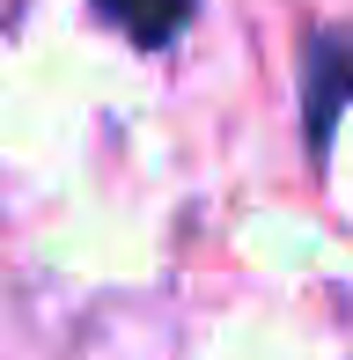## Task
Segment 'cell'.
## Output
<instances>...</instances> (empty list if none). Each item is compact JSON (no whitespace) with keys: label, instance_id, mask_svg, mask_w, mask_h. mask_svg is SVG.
<instances>
[{"label":"cell","instance_id":"6da1fadb","mask_svg":"<svg viewBox=\"0 0 353 360\" xmlns=\"http://www.w3.org/2000/svg\"><path fill=\"white\" fill-rule=\"evenodd\" d=\"M346 103H353V37L324 30V37H309V67H302V133H309V147H324Z\"/></svg>","mask_w":353,"mask_h":360},{"label":"cell","instance_id":"7a4b0ae2","mask_svg":"<svg viewBox=\"0 0 353 360\" xmlns=\"http://www.w3.org/2000/svg\"><path fill=\"white\" fill-rule=\"evenodd\" d=\"M89 8L103 15L125 44H140V52H169V44L191 30L199 0H89Z\"/></svg>","mask_w":353,"mask_h":360}]
</instances>
